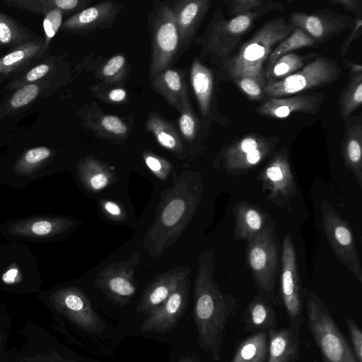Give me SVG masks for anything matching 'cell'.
<instances>
[{
	"label": "cell",
	"instance_id": "cell-7",
	"mask_svg": "<svg viewBox=\"0 0 362 362\" xmlns=\"http://www.w3.org/2000/svg\"><path fill=\"white\" fill-rule=\"evenodd\" d=\"M151 37L150 80L170 68L180 51L174 16L168 2L155 1L148 16Z\"/></svg>",
	"mask_w": 362,
	"mask_h": 362
},
{
	"label": "cell",
	"instance_id": "cell-32",
	"mask_svg": "<svg viewBox=\"0 0 362 362\" xmlns=\"http://www.w3.org/2000/svg\"><path fill=\"white\" fill-rule=\"evenodd\" d=\"M268 332L252 334L237 347L231 362H267Z\"/></svg>",
	"mask_w": 362,
	"mask_h": 362
},
{
	"label": "cell",
	"instance_id": "cell-56",
	"mask_svg": "<svg viewBox=\"0 0 362 362\" xmlns=\"http://www.w3.org/2000/svg\"><path fill=\"white\" fill-rule=\"evenodd\" d=\"M314 362H317V361H315Z\"/></svg>",
	"mask_w": 362,
	"mask_h": 362
},
{
	"label": "cell",
	"instance_id": "cell-48",
	"mask_svg": "<svg viewBox=\"0 0 362 362\" xmlns=\"http://www.w3.org/2000/svg\"><path fill=\"white\" fill-rule=\"evenodd\" d=\"M91 2L92 0H56L54 1L57 8L61 11L81 9Z\"/></svg>",
	"mask_w": 362,
	"mask_h": 362
},
{
	"label": "cell",
	"instance_id": "cell-37",
	"mask_svg": "<svg viewBox=\"0 0 362 362\" xmlns=\"http://www.w3.org/2000/svg\"><path fill=\"white\" fill-rule=\"evenodd\" d=\"M179 112L178 127L180 134L187 143L192 142L197 135L199 121L189 96L185 99Z\"/></svg>",
	"mask_w": 362,
	"mask_h": 362
},
{
	"label": "cell",
	"instance_id": "cell-28",
	"mask_svg": "<svg viewBox=\"0 0 362 362\" xmlns=\"http://www.w3.org/2000/svg\"><path fill=\"white\" fill-rule=\"evenodd\" d=\"M76 173L85 189L94 193L105 189L117 179L113 166L90 156L78 162Z\"/></svg>",
	"mask_w": 362,
	"mask_h": 362
},
{
	"label": "cell",
	"instance_id": "cell-51",
	"mask_svg": "<svg viewBox=\"0 0 362 362\" xmlns=\"http://www.w3.org/2000/svg\"><path fill=\"white\" fill-rule=\"evenodd\" d=\"M12 31L7 23L0 21V42L8 43L12 39Z\"/></svg>",
	"mask_w": 362,
	"mask_h": 362
},
{
	"label": "cell",
	"instance_id": "cell-13",
	"mask_svg": "<svg viewBox=\"0 0 362 362\" xmlns=\"http://www.w3.org/2000/svg\"><path fill=\"white\" fill-rule=\"evenodd\" d=\"M140 259V255L135 252L128 259L106 264L96 274L95 286L113 303L128 305L136 292L134 276Z\"/></svg>",
	"mask_w": 362,
	"mask_h": 362
},
{
	"label": "cell",
	"instance_id": "cell-10",
	"mask_svg": "<svg viewBox=\"0 0 362 362\" xmlns=\"http://www.w3.org/2000/svg\"><path fill=\"white\" fill-rule=\"evenodd\" d=\"M80 224L78 220L69 216H37L7 222L1 231L11 241L48 242L68 235Z\"/></svg>",
	"mask_w": 362,
	"mask_h": 362
},
{
	"label": "cell",
	"instance_id": "cell-36",
	"mask_svg": "<svg viewBox=\"0 0 362 362\" xmlns=\"http://www.w3.org/2000/svg\"><path fill=\"white\" fill-rule=\"evenodd\" d=\"M317 46V45L305 31L295 28L292 33L279 42L272 50L267 59L265 69L279 57L291 51L303 47H315Z\"/></svg>",
	"mask_w": 362,
	"mask_h": 362
},
{
	"label": "cell",
	"instance_id": "cell-50",
	"mask_svg": "<svg viewBox=\"0 0 362 362\" xmlns=\"http://www.w3.org/2000/svg\"><path fill=\"white\" fill-rule=\"evenodd\" d=\"M25 54L23 50L13 52L2 59L1 64L5 66H11L22 60L25 57Z\"/></svg>",
	"mask_w": 362,
	"mask_h": 362
},
{
	"label": "cell",
	"instance_id": "cell-55",
	"mask_svg": "<svg viewBox=\"0 0 362 362\" xmlns=\"http://www.w3.org/2000/svg\"><path fill=\"white\" fill-rule=\"evenodd\" d=\"M1 350H0V354H1ZM0 362H9L8 356H6L4 360H0Z\"/></svg>",
	"mask_w": 362,
	"mask_h": 362
},
{
	"label": "cell",
	"instance_id": "cell-31",
	"mask_svg": "<svg viewBox=\"0 0 362 362\" xmlns=\"http://www.w3.org/2000/svg\"><path fill=\"white\" fill-rule=\"evenodd\" d=\"M146 131L151 133L156 141L177 157L185 153V146L180 133L175 127L157 112H151L145 124Z\"/></svg>",
	"mask_w": 362,
	"mask_h": 362
},
{
	"label": "cell",
	"instance_id": "cell-35",
	"mask_svg": "<svg viewBox=\"0 0 362 362\" xmlns=\"http://www.w3.org/2000/svg\"><path fill=\"white\" fill-rule=\"evenodd\" d=\"M337 104L342 118L351 115L362 104V73L350 75L349 81L341 92Z\"/></svg>",
	"mask_w": 362,
	"mask_h": 362
},
{
	"label": "cell",
	"instance_id": "cell-38",
	"mask_svg": "<svg viewBox=\"0 0 362 362\" xmlns=\"http://www.w3.org/2000/svg\"><path fill=\"white\" fill-rule=\"evenodd\" d=\"M141 156L146 167L159 180L165 181L172 175L173 166L165 158L149 151H142Z\"/></svg>",
	"mask_w": 362,
	"mask_h": 362
},
{
	"label": "cell",
	"instance_id": "cell-2",
	"mask_svg": "<svg viewBox=\"0 0 362 362\" xmlns=\"http://www.w3.org/2000/svg\"><path fill=\"white\" fill-rule=\"evenodd\" d=\"M194 281L193 318L197 331V343L214 361L220 359L224 330L236 313L235 298L221 291L214 277L212 255L202 252Z\"/></svg>",
	"mask_w": 362,
	"mask_h": 362
},
{
	"label": "cell",
	"instance_id": "cell-3",
	"mask_svg": "<svg viewBox=\"0 0 362 362\" xmlns=\"http://www.w3.org/2000/svg\"><path fill=\"white\" fill-rule=\"evenodd\" d=\"M294 29L283 17L267 21L240 47L222 69L233 81L241 77H250L264 88L267 83L265 67L271 52Z\"/></svg>",
	"mask_w": 362,
	"mask_h": 362
},
{
	"label": "cell",
	"instance_id": "cell-53",
	"mask_svg": "<svg viewBox=\"0 0 362 362\" xmlns=\"http://www.w3.org/2000/svg\"><path fill=\"white\" fill-rule=\"evenodd\" d=\"M177 362H197L194 359L189 357H185L180 359Z\"/></svg>",
	"mask_w": 362,
	"mask_h": 362
},
{
	"label": "cell",
	"instance_id": "cell-9",
	"mask_svg": "<svg viewBox=\"0 0 362 362\" xmlns=\"http://www.w3.org/2000/svg\"><path fill=\"white\" fill-rule=\"evenodd\" d=\"M42 300L52 310L66 317L79 329L89 333L100 334L105 322L95 312L87 295L76 286L58 288L49 295H41Z\"/></svg>",
	"mask_w": 362,
	"mask_h": 362
},
{
	"label": "cell",
	"instance_id": "cell-8",
	"mask_svg": "<svg viewBox=\"0 0 362 362\" xmlns=\"http://www.w3.org/2000/svg\"><path fill=\"white\" fill-rule=\"evenodd\" d=\"M341 71L335 59L316 54L301 69L281 81L267 83L264 95L280 98L328 86L339 78Z\"/></svg>",
	"mask_w": 362,
	"mask_h": 362
},
{
	"label": "cell",
	"instance_id": "cell-4",
	"mask_svg": "<svg viewBox=\"0 0 362 362\" xmlns=\"http://www.w3.org/2000/svg\"><path fill=\"white\" fill-rule=\"evenodd\" d=\"M279 9L284 10L283 5L270 0L262 8L226 19L223 10L218 8L213 13L203 35L195 38V42L202 47L203 56L222 68L254 22L263 15Z\"/></svg>",
	"mask_w": 362,
	"mask_h": 362
},
{
	"label": "cell",
	"instance_id": "cell-41",
	"mask_svg": "<svg viewBox=\"0 0 362 362\" xmlns=\"http://www.w3.org/2000/svg\"><path fill=\"white\" fill-rule=\"evenodd\" d=\"M346 325L351 343V349L357 362H362V332L356 322L347 317Z\"/></svg>",
	"mask_w": 362,
	"mask_h": 362
},
{
	"label": "cell",
	"instance_id": "cell-46",
	"mask_svg": "<svg viewBox=\"0 0 362 362\" xmlns=\"http://www.w3.org/2000/svg\"><path fill=\"white\" fill-rule=\"evenodd\" d=\"M362 34V18L360 17H354V21L352 27L350 29V33L341 43L340 56L344 57L352 42L361 37Z\"/></svg>",
	"mask_w": 362,
	"mask_h": 362
},
{
	"label": "cell",
	"instance_id": "cell-57",
	"mask_svg": "<svg viewBox=\"0 0 362 362\" xmlns=\"http://www.w3.org/2000/svg\"><path fill=\"white\" fill-rule=\"evenodd\" d=\"M0 327H1V323H0Z\"/></svg>",
	"mask_w": 362,
	"mask_h": 362
},
{
	"label": "cell",
	"instance_id": "cell-14",
	"mask_svg": "<svg viewBox=\"0 0 362 362\" xmlns=\"http://www.w3.org/2000/svg\"><path fill=\"white\" fill-rule=\"evenodd\" d=\"M281 296L289 327L299 333L305 320L303 314L304 297L297 271L296 250L289 235L284 237L283 243Z\"/></svg>",
	"mask_w": 362,
	"mask_h": 362
},
{
	"label": "cell",
	"instance_id": "cell-27",
	"mask_svg": "<svg viewBox=\"0 0 362 362\" xmlns=\"http://www.w3.org/2000/svg\"><path fill=\"white\" fill-rule=\"evenodd\" d=\"M301 341L299 333L288 327L268 332L267 362H296L300 357Z\"/></svg>",
	"mask_w": 362,
	"mask_h": 362
},
{
	"label": "cell",
	"instance_id": "cell-25",
	"mask_svg": "<svg viewBox=\"0 0 362 362\" xmlns=\"http://www.w3.org/2000/svg\"><path fill=\"white\" fill-rule=\"evenodd\" d=\"M150 81L153 91L160 94L172 107L180 112L185 99L189 96L185 71L170 67Z\"/></svg>",
	"mask_w": 362,
	"mask_h": 362
},
{
	"label": "cell",
	"instance_id": "cell-16",
	"mask_svg": "<svg viewBox=\"0 0 362 362\" xmlns=\"http://www.w3.org/2000/svg\"><path fill=\"white\" fill-rule=\"evenodd\" d=\"M354 21V17L329 8L310 13L293 12L289 16V23L305 31L317 45L350 30Z\"/></svg>",
	"mask_w": 362,
	"mask_h": 362
},
{
	"label": "cell",
	"instance_id": "cell-30",
	"mask_svg": "<svg viewBox=\"0 0 362 362\" xmlns=\"http://www.w3.org/2000/svg\"><path fill=\"white\" fill-rule=\"evenodd\" d=\"M190 82L203 117L211 113L214 91L211 70L198 59H194L190 68Z\"/></svg>",
	"mask_w": 362,
	"mask_h": 362
},
{
	"label": "cell",
	"instance_id": "cell-21",
	"mask_svg": "<svg viewBox=\"0 0 362 362\" xmlns=\"http://www.w3.org/2000/svg\"><path fill=\"white\" fill-rule=\"evenodd\" d=\"M322 92L309 94H295L289 97L267 98L256 109L259 115L284 119L294 112L317 114L323 103Z\"/></svg>",
	"mask_w": 362,
	"mask_h": 362
},
{
	"label": "cell",
	"instance_id": "cell-11",
	"mask_svg": "<svg viewBox=\"0 0 362 362\" xmlns=\"http://www.w3.org/2000/svg\"><path fill=\"white\" fill-rule=\"evenodd\" d=\"M247 259L259 293L275 303V279L278 267V248L271 227L267 226L247 242Z\"/></svg>",
	"mask_w": 362,
	"mask_h": 362
},
{
	"label": "cell",
	"instance_id": "cell-29",
	"mask_svg": "<svg viewBox=\"0 0 362 362\" xmlns=\"http://www.w3.org/2000/svg\"><path fill=\"white\" fill-rule=\"evenodd\" d=\"M234 234L236 240L247 242L255 238L267 226L264 212L247 202H239L233 209Z\"/></svg>",
	"mask_w": 362,
	"mask_h": 362
},
{
	"label": "cell",
	"instance_id": "cell-19",
	"mask_svg": "<svg viewBox=\"0 0 362 362\" xmlns=\"http://www.w3.org/2000/svg\"><path fill=\"white\" fill-rule=\"evenodd\" d=\"M190 272L189 267L180 266L155 275L147 284L136 305V311L149 315L177 289Z\"/></svg>",
	"mask_w": 362,
	"mask_h": 362
},
{
	"label": "cell",
	"instance_id": "cell-17",
	"mask_svg": "<svg viewBox=\"0 0 362 362\" xmlns=\"http://www.w3.org/2000/svg\"><path fill=\"white\" fill-rule=\"evenodd\" d=\"M257 179L262 189L268 192L267 199L275 205L284 207L296 194V186L286 148L279 151L259 173Z\"/></svg>",
	"mask_w": 362,
	"mask_h": 362
},
{
	"label": "cell",
	"instance_id": "cell-22",
	"mask_svg": "<svg viewBox=\"0 0 362 362\" xmlns=\"http://www.w3.org/2000/svg\"><path fill=\"white\" fill-rule=\"evenodd\" d=\"M82 119L83 125L95 136L119 144L127 140L132 125L127 119L106 114L95 103L85 107Z\"/></svg>",
	"mask_w": 362,
	"mask_h": 362
},
{
	"label": "cell",
	"instance_id": "cell-42",
	"mask_svg": "<svg viewBox=\"0 0 362 362\" xmlns=\"http://www.w3.org/2000/svg\"><path fill=\"white\" fill-rule=\"evenodd\" d=\"M240 89L251 100L263 98V87L255 79L250 77H241L234 81Z\"/></svg>",
	"mask_w": 362,
	"mask_h": 362
},
{
	"label": "cell",
	"instance_id": "cell-33",
	"mask_svg": "<svg viewBox=\"0 0 362 362\" xmlns=\"http://www.w3.org/2000/svg\"><path fill=\"white\" fill-rule=\"evenodd\" d=\"M316 54L300 55L293 52L286 54L265 69L267 83L281 81L301 69Z\"/></svg>",
	"mask_w": 362,
	"mask_h": 362
},
{
	"label": "cell",
	"instance_id": "cell-34",
	"mask_svg": "<svg viewBox=\"0 0 362 362\" xmlns=\"http://www.w3.org/2000/svg\"><path fill=\"white\" fill-rule=\"evenodd\" d=\"M127 61L124 55L115 54L101 62L94 69L95 77L105 84L122 83L127 76Z\"/></svg>",
	"mask_w": 362,
	"mask_h": 362
},
{
	"label": "cell",
	"instance_id": "cell-23",
	"mask_svg": "<svg viewBox=\"0 0 362 362\" xmlns=\"http://www.w3.org/2000/svg\"><path fill=\"white\" fill-rule=\"evenodd\" d=\"M122 5L105 1L87 7L65 23V28L81 33H90L95 30L110 28Z\"/></svg>",
	"mask_w": 362,
	"mask_h": 362
},
{
	"label": "cell",
	"instance_id": "cell-1",
	"mask_svg": "<svg viewBox=\"0 0 362 362\" xmlns=\"http://www.w3.org/2000/svg\"><path fill=\"white\" fill-rule=\"evenodd\" d=\"M203 192L200 174L188 170L163 191L155 219L142 239L152 257H160L180 238L195 215Z\"/></svg>",
	"mask_w": 362,
	"mask_h": 362
},
{
	"label": "cell",
	"instance_id": "cell-24",
	"mask_svg": "<svg viewBox=\"0 0 362 362\" xmlns=\"http://www.w3.org/2000/svg\"><path fill=\"white\" fill-rule=\"evenodd\" d=\"M344 134L341 150L345 166L362 185V115L344 118Z\"/></svg>",
	"mask_w": 362,
	"mask_h": 362
},
{
	"label": "cell",
	"instance_id": "cell-18",
	"mask_svg": "<svg viewBox=\"0 0 362 362\" xmlns=\"http://www.w3.org/2000/svg\"><path fill=\"white\" fill-rule=\"evenodd\" d=\"M189 288V276L159 307L148 315L141 323V330L163 334L174 329L187 308Z\"/></svg>",
	"mask_w": 362,
	"mask_h": 362
},
{
	"label": "cell",
	"instance_id": "cell-45",
	"mask_svg": "<svg viewBox=\"0 0 362 362\" xmlns=\"http://www.w3.org/2000/svg\"><path fill=\"white\" fill-rule=\"evenodd\" d=\"M62 21V13L59 8H54L46 16L43 25L45 34L48 39L54 36L59 28Z\"/></svg>",
	"mask_w": 362,
	"mask_h": 362
},
{
	"label": "cell",
	"instance_id": "cell-6",
	"mask_svg": "<svg viewBox=\"0 0 362 362\" xmlns=\"http://www.w3.org/2000/svg\"><path fill=\"white\" fill-rule=\"evenodd\" d=\"M42 284L35 256L20 242L0 245V289L25 294L40 291Z\"/></svg>",
	"mask_w": 362,
	"mask_h": 362
},
{
	"label": "cell",
	"instance_id": "cell-20",
	"mask_svg": "<svg viewBox=\"0 0 362 362\" xmlns=\"http://www.w3.org/2000/svg\"><path fill=\"white\" fill-rule=\"evenodd\" d=\"M211 4V0H179L170 4L178 32L180 51L195 39Z\"/></svg>",
	"mask_w": 362,
	"mask_h": 362
},
{
	"label": "cell",
	"instance_id": "cell-39",
	"mask_svg": "<svg viewBox=\"0 0 362 362\" xmlns=\"http://www.w3.org/2000/svg\"><path fill=\"white\" fill-rule=\"evenodd\" d=\"M94 97L105 103L113 104H123L128 103V93L127 90L119 85H112V87L104 88L101 86L93 87L92 90Z\"/></svg>",
	"mask_w": 362,
	"mask_h": 362
},
{
	"label": "cell",
	"instance_id": "cell-26",
	"mask_svg": "<svg viewBox=\"0 0 362 362\" xmlns=\"http://www.w3.org/2000/svg\"><path fill=\"white\" fill-rule=\"evenodd\" d=\"M242 321L245 330L252 334L276 329L277 314L273 302L259 292L245 309Z\"/></svg>",
	"mask_w": 362,
	"mask_h": 362
},
{
	"label": "cell",
	"instance_id": "cell-15",
	"mask_svg": "<svg viewBox=\"0 0 362 362\" xmlns=\"http://www.w3.org/2000/svg\"><path fill=\"white\" fill-rule=\"evenodd\" d=\"M278 142L277 136L246 135L226 148L222 156V167L228 173H245L262 162Z\"/></svg>",
	"mask_w": 362,
	"mask_h": 362
},
{
	"label": "cell",
	"instance_id": "cell-49",
	"mask_svg": "<svg viewBox=\"0 0 362 362\" xmlns=\"http://www.w3.org/2000/svg\"><path fill=\"white\" fill-rule=\"evenodd\" d=\"M49 71V67L47 64H40L32 69L26 75V79L28 81H34L45 76Z\"/></svg>",
	"mask_w": 362,
	"mask_h": 362
},
{
	"label": "cell",
	"instance_id": "cell-44",
	"mask_svg": "<svg viewBox=\"0 0 362 362\" xmlns=\"http://www.w3.org/2000/svg\"><path fill=\"white\" fill-rule=\"evenodd\" d=\"M39 92L35 84H29L17 90L11 98L10 103L13 107H21L33 100Z\"/></svg>",
	"mask_w": 362,
	"mask_h": 362
},
{
	"label": "cell",
	"instance_id": "cell-54",
	"mask_svg": "<svg viewBox=\"0 0 362 362\" xmlns=\"http://www.w3.org/2000/svg\"><path fill=\"white\" fill-rule=\"evenodd\" d=\"M3 339H3V333H2L1 331H0V350H1V346H2V341H3Z\"/></svg>",
	"mask_w": 362,
	"mask_h": 362
},
{
	"label": "cell",
	"instance_id": "cell-40",
	"mask_svg": "<svg viewBox=\"0 0 362 362\" xmlns=\"http://www.w3.org/2000/svg\"><path fill=\"white\" fill-rule=\"evenodd\" d=\"M270 0H229L225 1L227 12L231 18L247 13L264 7Z\"/></svg>",
	"mask_w": 362,
	"mask_h": 362
},
{
	"label": "cell",
	"instance_id": "cell-47",
	"mask_svg": "<svg viewBox=\"0 0 362 362\" xmlns=\"http://www.w3.org/2000/svg\"><path fill=\"white\" fill-rule=\"evenodd\" d=\"M333 5L340 6L346 11L356 15V17L362 16V1L361 0H330Z\"/></svg>",
	"mask_w": 362,
	"mask_h": 362
},
{
	"label": "cell",
	"instance_id": "cell-43",
	"mask_svg": "<svg viewBox=\"0 0 362 362\" xmlns=\"http://www.w3.org/2000/svg\"><path fill=\"white\" fill-rule=\"evenodd\" d=\"M100 206L105 216L113 221L123 222L127 219L124 207L116 201L100 199Z\"/></svg>",
	"mask_w": 362,
	"mask_h": 362
},
{
	"label": "cell",
	"instance_id": "cell-12",
	"mask_svg": "<svg viewBox=\"0 0 362 362\" xmlns=\"http://www.w3.org/2000/svg\"><path fill=\"white\" fill-rule=\"evenodd\" d=\"M323 230L337 257L362 283V267L349 224L326 201L320 205Z\"/></svg>",
	"mask_w": 362,
	"mask_h": 362
},
{
	"label": "cell",
	"instance_id": "cell-5",
	"mask_svg": "<svg viewBox=\"0 0 362 362\" xmlns=\"http://www.w3.org/2000/svg\"><path fill=\"white\" fill-rule=\"evenodd\" d=\"M308 330L323 362H357L329 310L311 290L304 297Z\"/></svg>",
	"mask_w": 362,
	"mask_h": 362
},
{
	"label": "cell",
	"instance_id": "cell-52",
	"mask_svg": "<svg viewBox=\"0 0 362 362\" xmlns=\"http://www.w3.org/2000/svg\"><path fill=\"white\" fill-rule=\"evenodd\" d=\"M344 68L349 70L350 75H354L362 73V66L361 64L355 63L348 59L343 60Z\"/></svg>",
	"mask_w": 362,
	"mask_h": 362
}]
</instances>
